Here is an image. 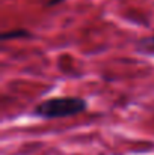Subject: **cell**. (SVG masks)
<instances>
[{
	"instance_id": "6da1fadb",
	"label": "cell",
	"mask_w": 154,
	"mask_h": 155,
	"mask_svg": "<svg viewBox=\"0 0 154 155\" xmlns=\"http://www.w3.org/2000/svg\"><path fill=\"white\" fill-rule=\"evenodd\" d=\"M86 108L88 103L80 97H57L41 101L35 107V114L43 119H57L80 114Z\"/></svg>"
},
{
	"instance_id": "7a4b0ae2",
	"label": "cell",
	"mask_w": 154,
	"mask_h": 155,
	"mask_svg": "<svg viewBox=\"0 0 154 155\" xmlns=\"http://www.w3.org/2000/svg\"><path fill=\"white\" fill-rule=\"evenodd\" d=\"M30 36V32L24 30V29H17V30H9V32H5L2 35V39L6 41V39H15V38H29Z\"/></svg>"
},
{
	"instance_id": "3957f363",
	"label": "cell",
	"mask_w": 154,
	"mask_h": 155,
	"mask_svg": "<svg viewBox=\"0 0 154 155\" xmlns=\"http://www.w3.org/2000/svg\"><path fill=\"white\" fill-rule=\"evenodd\" d=\"M142 44H144V48H145V50L154 53V36L148 38V39H144V41H142Z\"/></svg>"
}]
</instances>
